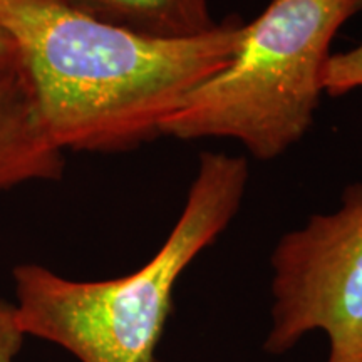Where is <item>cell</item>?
<instances>
[{
    "label": "cell",
    "instance_id": "obj_1",
    "mask_svg": "<svg viewBox=\"0 0 362 362\" xmlns=\"http://www.w3.org/2000/svg\"><path fill=\"white\" fill-rule=\"evenodd\" d=\"M42 123L66 151H128L163 136L189 94L237 56L232 16L188 40H155L101 24L57 0H0Z\"/></svg>",
    "mask_w": 362,
    "mask_h": 362
},
{
    "label": "cell",
    "instance_id": "obj_2",
    "mask_svg": "<svg viewBox=\"0 0 362 362\" xmlns=\"http://www.w3.org/2000/svg\"><path fill=\"white\" fill-rule=\"evenodd\" d=\"M250 170L243 156L203 151L168 238L141 269L119 279L78 282L45 267L13 269L22 332L64 347L81 362H161L156 347L185 270L237 216Z\"/></svg>",
    "mask_w": 362,
    "mask_h": 362
},
{
    "label": "cell",
    "instance_id": "obj_3",
    "mask_svg": "<svg viewBox=\"0 0 362 362\" xmlns=\"http://www.w3.org/2000/svg\"><path fill=\"white\" fill-rule=\"evenodd\" d=\"M362 0H272L245 22L233 61L198 86L163 124V136L238 141L253 158L282 156L309 133L330 45Z\"/></svg>",
    "mask_w": 362,
    "mask_h": 362
},
{
    "label": "cell",
    "instance_id": "obj_4",
    "mask_svg": "<svg viewBox=\"0 0 362 362\" xmlns=\"http://www.w3.org/2000/svg\"><path fill=\"white\" fill-rule=\"evenodd\" d=\"M272 329L264 349L285 354L312 330L329 337L327 362H362V183L332 214L312 215L272 253Z\"/></svg>",
    "mask_w": 362,
    "mask_h": 362
},
{
    "label": "cell",
    "instance_id": "obj_5",
    "mask_svg": "<svg viewBox=\"0 0 362 362\" xmlns=\"http://www.w3.org/2000/svg\"><path fill=\"white\" fill-rule=\"evenodd\" d=\"M62 153L45 129L22 71L0 76V192L59 180Z\"/></svg>",
    "mask_w": 362,
    "mask_h": 362
},
{
    "label": "cell",
    "instance_id": "obj_6",
    "mask_svg": "<svg viewBox=\"0 0 362 362\" xmlns=\"http://www.w3.org/2000/svg\"><path fill=\"white\" fill-rule=\"evenodd\" d=\"M101 24L155 40H188L215 29L208 0H57Z\"/></svg>",
    "mask_w": 362,
    "mask_h": 362
},
{
    "label": "cell",
    "instance_id": "obj_7",
    "mask_svg": "<svg viewBox=\"0 0 362 362\" xmlns=\"http://www.w3.org/2000/svg\"><path fill=\"white\" fill-rule=\"evenodd\" d=\"M362 88V42L349 51L332 54L324 72V93L344 96Z\"/></svg>",
    "mask_w": 362,
    "mask_h": 362
},
{
    "label": "cell",
    "instance_id": "obj_8",
    "mask_svg": "<svg viewBox=\"0 0 362 362\" xmlns=\"http://www.w3.org/2000/svg\"><path fill=\"white\" fill-rule=\"evenodd\" d=\"M19 52L13 39L0 27V76L19 71Z\"/></svg>",
    "mask_w": 362,
    "mask_h": 362
}]
</instances>
